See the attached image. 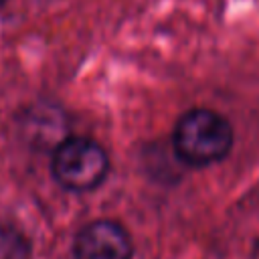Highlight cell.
<instances>
[{
  "mask_svg": "<svg viewBox=\"0 0 259 259\" xmlns=\"http://www.w3.org/2000/svg\"><path fill=\"white\" fill-rule=\"evenodd\" d=\"M233 140L231 121L206 107H194L182 113L172 132L174 154L192 168H204L227 158Z\"/></svg>",
  "mask_w": 259,
  "mask_h": 259,
  "instance_id": "cell-1",
  "label": "cell"
},
{
  "mask_svg": "<svg viewBox=\"0 0 259 259\" xmlns=\"http://www.w3.org/2000/svg\"><path fill=\"white\" fill-rule=\"evenodd\" d=\"M51 172L63 188L87 192L105 180L109 172V158L95 140L85 136H69L55 146Z\"/></svg>",
  "mask_w": 259,
  "mask_h": 259,
  "instance_id": "cell-2",
  "label": "cell"
},
{
  "mask_svg": "<svg viewBox=\"0 0 259 259\" xmlns=\"http://www.w3.org/2000/svg\"><path fill=\"white\" fill-rule=\"evenodd\" d=\"M130 233L115 221L99 219L85 225L73 241L75 259H132Z\"/></svg>",
  "mask_w": 259,
  "mask_h": 259,
  "instance_id": "cell-3",
  "label": "cell"
},
{
  "mask_svg": "<svg viewBox=\"0 0 259 259\" xmlns=\"http://www.w3.org/2000/svg\"><path fill=\"white\" fill-rule=\"evenodd\" d=\"M30 247L20 233L0 225V259H28Z\"/></svg>",
  "mask_w": 259,
  "mask_h": 259,
  "instance_id": "cell-4",
  "label": "cell"
},
{
  "mask_svg": "<svg viewBox=\"0 0 259 259\" xmlns=\"http://www.w3.org/2000/svg\"><path fill=\"white\" fill-rule=\"evenodd\" d=\"M4 2H6V0H0V4H4Z\"/></svg>",
  "mask_w": 259,
  "mask_h": 259,
  "instance_id": "cell-5",
  "label": "cell"
}]
</instances>
